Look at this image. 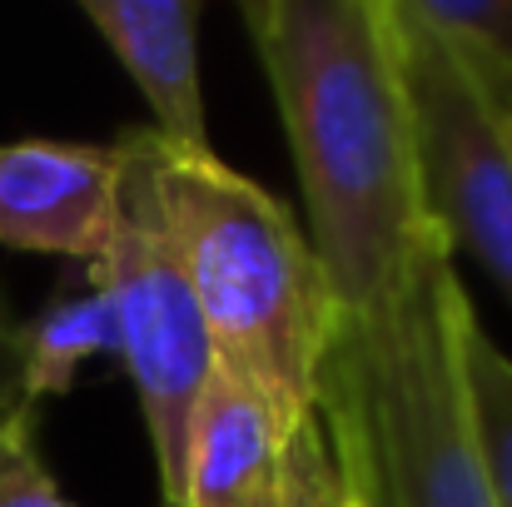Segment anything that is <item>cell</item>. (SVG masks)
<instances>
[{
	"label": "cell",
	"instance_id": "obj_1",
	"mask_svg": "<svg viewBox=\"0 0 512 507\" xmlns=\"http://www.w3.org/2000/svg\"><path fill=\"white\" fill-rule=\"evenodd\" d=\"M339 314H363L438 234L418 194L393 0H244Z\"/></svg>",
	"mask_w": 512,
	"mask_h": 507
},
{
	"label": "cell",
	"instance_id": "obj_8",
	"mask_svg": "<svg viewBox=\"0 0 512 507\" xmlns=\"http://www.w3.org/2000/svg\"><path fill=\"white\" fill-rule=\"evenodd\" d=\"M110 55L150 105V135L170 150H209L199 85V0H80Z\"/></svg>",
	"mask_w": 512,
	"mask_h": 507
},
{
	"label": "cell",
	"instance_id": "obj_7",
	"mask_svg": "<svg viewBox=\"0 0 512 507\" xmlns=\"http://www.w3.org/2000/svg\"><path fill=\"white\" fill-rule=\"evenodd\" d=\"M125 150L90 140L0 145V244L95 264L120 224Z\"/></svg>",
	"mask_w": 512,
	"mask_h": 507
},
{
	"label": "cell",
	"instance_id": "obj_4",
	"mask_svg": "<svg viewBox=\"0 0 512 507\" xmlns=\"http://www.w3.org/2000/svg\"><path fill=\"white\" fill-rule=\"evenodd\" d=\"M398 5L403 80L413 110L418 194L428 224L448 249H468L512 304V145L473 70V60L423 25L408 0Z\"/></svg>",
	"mask_w": 512,
	"mask_h": 507
},
{
	"label": "cell",
	"instance_id": "obj_14",
	"mask_svg": "<svg viewBox=\"0 0 512 507\" xmlns=\"http://www.w3.org/2000/svg\"><path fill=\"white\" fill-rule=\"evenodd\" d=\"M35 418V408L25 403V348H20V324L0 299V433H10L15 423Z\"/></svg>",
	"mask_w": 512,
	"mask_h": 507
},
{
	"label": "cell",
	"instance_id": "obj_6",
	"mask_svg": "<svg viewBox=\"0 0 512 507\" xmlns=\"http://www.w3.org/2000/svg\"><path fill=\"white\" fill-rule=\"evenodd\" d=\"M309 413H294L249 373L214 363L189 413L165 507H284L294 433Z\"/></svg>",
	"mask_w": 512,
	"mask_h": 507
},
{
	"label": "cell",
	"instance_id": "obj_9",
	"mask_svg": "<svg viewBox=\"0 0 512 507\" xmlns=\"http://www.w3.org/2000/svg\"><path fill=\"white\" fill-rule=\"evenodd\" d=\"M25 348V403L65 398L90 358H120V319L110 309V294L80 269L65 279L30 324H20Z\"/></svg>",
	"mask_w": 512,
	"mask_h": 507
},
{
	"label": "cell",
	"instance_id": "obj_10",
	"mask_svg": "<svg viewBox=\"0 0 512 507\" xmlns=\"http://www.w3.org/2000/svg\"><path fill=\"white\" fill-rule=\"evenodd\" d=\"M468 388L493 507H512V358L483 334V324L468 334Z\"/></svg>",
	"mask_w": 512,
	"mask_h": 507
},
{
	"label": "cell",
	"instance_id": "obj_11",
	"mask_svg": "<svg viewBox=\"0 0 512 507\" xmlns=\"http://www.w3.org/2000/svg\"><path fill=\"white\" fill-rule=\"evenodd\" d=\"M284 507H368L363 493H358V483H353V473L343 468L334 443H329V428H324L319 408L294 433Z\"/></svg>",
	"mask_w": 512,
	"mask_h": 507
},
{
	"label": "cell",
	"instance_id": "obj_3",
	"mask_svg": "<svg viewBox=\"0 0 512 507\" xmlns=\"http://www.w3.org/2000/svg\"><path fill=\"white\" fill-rule=\"evenodd\" d=\"M120 150L189 279L214 363L249 373L294 413H309L324 348L339 329V304L309 234L214 150H170L150 130H125Z\"/></svg>",
	"mask_w": 512,
	"mask_h": 507
},
{
	"label": "cell",
	"instance_id": "obj_12",
	"mask_svg": "<svg viewBox=\"0 0 512 507\" xmlns=\"http://www.w3.org/2000/svg\"><path fill=\"white\" fill-rule=\"evenodd\" d=\"M423 25L512 75V0H408Z\"/></svg>",
	"mask_w": 512,
	"mask_h": 507
},
{
	"label": "cell",
	"instance_id": "obj_13",
	"mask_svg": "<svg viewBox=\"0 0 512 507\" xmlns=\"http://www.w3.org/2000/svg\"><path fill=\"white\" fill-rule=\"evenodd\" d=\"M0 507H80L50 478V468L35 448V418L0 433Z\"/></svg>",
	"mask_w": 512,
	"mask_h": 507
},
{
	"label": "cell",
	"instance_id": "obj_15",
	"mask_svg": "<svg viewBox=\"0 0 512 507\" xmlns=\"http://www.w3.org/2000/svg\"><path fill=\"white\" fill-rule=\"evenodd\" d=\"M458 50H463V45H458ZM463 55L473 60V70H478V80H483V90H488V100H493V110H498V120H503V135H508V145H512V75L498 70L493 60L473 55V50H463Z\"/></svg>",
	"mask_w": 512,
	"mask_h": 507
},
{
	"label": "cell",
	"instance_id": "obj_5",
	"mask_svg": "<svg viewBox=\"0 0 512 507\" xmlns=\"http://www.w3.org/2000/svg\"><path fill=\"white\" fill-rule=\"evenodd\" d=\"M85 269L110 294V309L120 319V363L135 383L140 418H145L155 468H160V488L170 498L189 413L214 368V343H209V329L199 319V304L189 294V279L174 259L170 239L160 234L130 169H125L120 224L105 254Z\"/></svg>",
	"mask_w": 512,
	"mask_h": 507
},
{
	"label": "cell",
	"instance_id": "obj_2",
	"mask_svg": "<svg viewBox=\"0 0 512 507\" xmlns=\"http://www.w3.org/2000/svg\"><path fill=\"white\" fill-rule=\"evenodd\" d=\"M473 329L478 309L443 234L388 299L339 314L314 408L368 507H493L468 388Z\"/></svg>",
	"mask_w": 512,
	"mask_h": 507
}]
</instances>
